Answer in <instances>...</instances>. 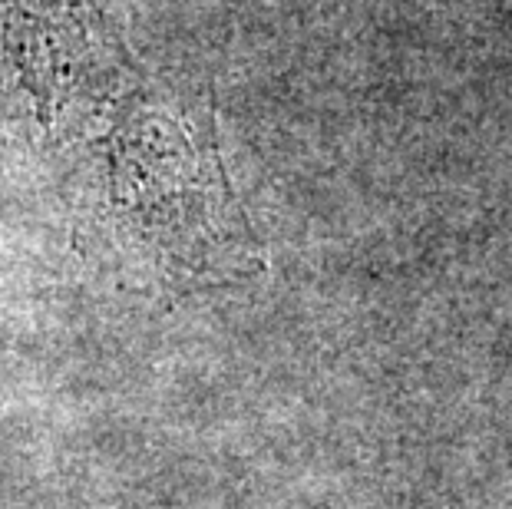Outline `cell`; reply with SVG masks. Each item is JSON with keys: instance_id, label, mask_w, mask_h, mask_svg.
I'll return each instance as SVG.
<instances>
[{"instance_id": "obj_1", "label": "cell", "mask_w": 512, "mask_h": 509, "mask_svg": "<svg viewBox=\"0 0 512 509\" xmlns=\"http://www.w3.org/2000/svg\"><path fill=\"white\" fill-rule=\"evenodd\" d=\"M60 146L80 149L106 238L156 285L205 288L258 265L209 119L136 60Z\"/></svg>"}, {"instance_id": "obj_2", "label": "cell", "mask_w": 512, "mask_h": 509, "mask_svg": "<svg viewBox=\"0 0 512 509\" xmlns=\"http://www.w3.org/2000/svg\"><path fill=\"white\" fill-rule=\"evenodd\" d=\"M4 47L53 146L133 63L100 0H0Z\"/></svg>"}]
</instances>
